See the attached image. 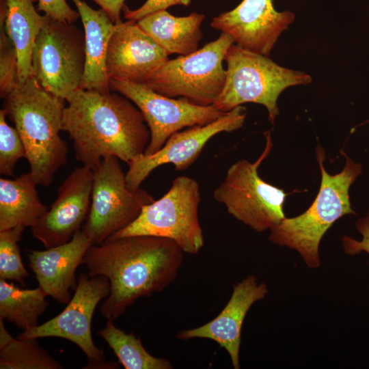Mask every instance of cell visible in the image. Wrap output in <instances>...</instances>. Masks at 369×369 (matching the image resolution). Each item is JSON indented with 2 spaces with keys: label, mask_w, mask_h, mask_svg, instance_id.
Listing matches in <instances>:
<instances>
[{
  "label": "cell",
  "mask_w": 369,
  "mask_h": 369,
  "mask_svg": "<svg viewBox=\"0 0 369 369\" xmlns=\"http://www.w3.org/2000/svg\"><path fill=\"white\" fill-rule=\"evenodd\" d=\"M183 251L173 241L136 235L91 245L81 264L91 276H103L110 292L100 311L107 319L122 316L139 298L163 291L176 278Z\"/></svg>",
  "instance_id": "6da1fadb"
},
{
  "label": "cell",
  "mask_w": 369,
  "mask_h": 369,
  "mask_svg": "<svg viewBox=\"0 0 369 369\" xmlns=\"http://www.w3.org/2000/svg\"><path fill=\"white\" fill-rule=\"evenodd\" d=\"M62 131L73 142L76 159L92 169L115 156L128 165L144 154L150 133L140 110L109 92L78 89L66 99Z\"/></svg>",
  "instance_id": "7a4b0ae2"
},
{
  "label": "cell",
  "mask_w": 369,
  "mask_h": 369,
  "mask_svg": "<svg viewBox=\"0 0 369 369\" xmlns=\"http://www.w3.org/2000/svg\"><path fill=\"white\" fill-rule=\"evenodd\" d=\"M65 101L33 76L18 81L4 98L3 109L23 142L29 172L38 185L49 187L67 161V144L59 135Z\"/></svg>",
  "instance_id": "3957f363"
},
{
  "label": "cell",
  "mask_w": 369,
  "mask_h": 369,
  "mask_svg": "<svg viewBox=\"0 0 369 369\" xmlns=\"http://www.w3.org/2000/svg\"><path fill=\"white\" fill-rule=\"evenodd\" d=\"M316 159L321 172V183L314 202L301 215L285 217L271 229L269 236L272 243L296 249L310 268L319 266V244L331 225L345 215L356 214L351 207L348 192L361 173V165L346 156L343 170L330 175L323 167L325 152L319 146Z\"/></svg>",
  "instance_id": "277c9868"
},
{
  "label": "cell",
  "mask_w": 369,
  "mask_h": 369,
  "mask_svg": "<svg viewBox=\"0 0 369 369\" xmlns=\"http://www.w3.org/2000/svg\"><path fill=\"white\" fill-rule=\"evenodd\" d=\"M225 60L226 78L223 88L214 102L222 112H228L243 103L262 105L271 124L279 114L277 99L286 88L308 85L312 77L301 71L281 66L269 57L233 44Z\"/></svg>",
  "instance_id": "5b68a950"
},
{
  "label": "cell",
  "mask_w": 369,
  "mask_h": 369,
  "mask_svg": "<svg viewBox=\"0 0 369 369\" xmlns=\"http://www.w3.org/2000/svg\"><path fill=\"white\" fill-rule=\"evenodd\" d=\"M200 202L197 182L188 176L177 177L162 197L144 206L132 223L107 240L136 235L162 237L175 242L184 254H196L204 244Z\"/></svg>",
  "instance_id": "8992f818"
},
{
  "label": "cell",
  "mask_w": 369,
  "mask_h": 369,
  "mask_svg": "<svg viewBox=\"0 0 369 369\" xmlns=\"http://www.w3.org/2000/svg\"><path fill=\"white\" fill-rule=\"evenodd\" d=\"M265 148L254 163L242 159L228 169L224 181L214 191L215 200L228 212L254 230L271 229L284 218V191L264 181L258 169L273 146L271 133H264Z\"/></svg>",
  "instance_id": "52a82bcc"
},
{
  "label": "cell",
  "mask_w": 369,
  "mask_h": 369,
  "mask_svg": "<svg viewBox=\"0 0 369 369\" xmlns=\"http://www.w3.org/2000/svg\"><path fill=\"white\" fill-rule=\"evenodd\" d=\"M234 43L230 36L221 33L193 53L167 60L146 85L167 97L180 96L203 106L213 105L226 81L223 61Z\"/></svg>",
  "instance_id": "ba28073f"
},
{
  "label": "cell",
  "mask_w": 369,
  "mask_h": 369,
  "mask_svg": "<svg viewBox=\"0 0 369 369\" xmlns=\"http://www.w3.org/2000/svg\"><path fill=\"white\" fill-rule=\"evenodd\" d=\"M31 56V76L46 91L66 100L79 89L85 66L84 33L73 23L45 14Z\"/></svg>",
  "instance_id": "9c48e42d"
},
{
  "label": "cell",
  "mask_w": 369,
  "mask_h": 369,
  "mask_svg": "<svg viewBox=\"0 0 369 369\" xmlns=\"http://www.w3.org/2000/svg\"><path fill=\"white\" fill-rule=\"evenodd\" d=\"M119 159L109 156L93 169L91 204L83 232L92 245H98L126 228L143 207L154 200L140 188H128Z\"/></svg>",
  "instance_id": "30bf717a"
},
{
  "label": "cell",
  "mask_w": 369,
  "mask_h": 369,
  "mask_svg": "<svg viewBox=\"0 0 369 369\" xmlns=\"http://www.w3.org/2000/svg\"><path fill=\"white\" fill-rule=\"evenodd\" d=\"M109 280L103 276H90L81 273L74 295L65 309L57 316L23 331L17 336L20 339L55 337L69 340L84 353L87 358L85 368L108 369L117 367L106 362L103 351L98 348L92 336V320L95 309L109 294Z\"/></svg>",
  "instance_id": "8fae6325"
},
{
  "label": "cell",
  "mask_w": 369,
  "mask_h": 369,
  "mask_svg": "<svg viewBox=\"0 0 369 369\" xmlns=\"http://www.w3.org/2000/svg\"><path fill=\"white\" fill-rule=\"evenodd\" d=\"M110 88L132 101L142 113L150 138L144 154L156 152L168 138L183 128L209 124L226 113L214 105L194 104L185 98L174 99L145 84L109 79Z\"/></svg>",
  "instance_id": "7c38bea8"
},
{
  "label": "cell",
  "mask_w": 369,
  "mask_h": 369,
  "mask_svg": "<svg viewBox=\"0 0 369 369\" xmlns=\"http://www.w3.org/2000/svg\"><path fill=\"white\" fill-rule=\"evenodd\" d=\"M246 118V109L239 105L217 120L205 124L191 126L172 135L156 152L142 154L128 164L126 173L128 188L135 191L158 167L172 164L175 169L184 170L200 156L207 142L222 132H232L241 128Z\"/></svg>",
  "instance_id": "4fadbf2b"
},
{
  "label": "cell",
  "mask_w": 369,
  "mask_h": 369,
  "mask_svg": "<svg viewBox=\"0 0 369 369\" xmlns=\"http://www.w3.org/2000/svg\"><path fill=\"white\" fill-rule=\"evenodd\" d=\"M93 169L75 168L63 181L57 197L31 228L33 236L51 248L69 242L89 214L93 187Z\"/></svg>",
  "instance_id": "5bb4252c"
},
{
  "label": "cell",
  "mask_w": 369,
  "mask_h": 369,
  "mask_svg": "<svg viewBox=\"0 0 369 369\" xmlns=\"http://www.w3.org/2000/svg\"><path fill=\"white\" fill-rule=\"evenodd\" d=\"M295 14L275 9L273 0H243L232 10L213 18L210 26L230 36L236 45L269 57Z\"/></svg>",
  "instance_id": "9a60e30c"
},
{
  "label": "cell",
  "mask_w": 369,
  "mask_h": 369,
  "mask_svg": "<svg viewBox=\"0 0 369 369\" xmlns=\"http://www.w3.org/2000/svg\"><path fill=\"white\" fill-rule=\"evenodd\" d=\"M169 55L135 21L116 24L108 44L109 79L146 84Z\"/></svg>",
  "instance_id": "2e32d148"
},
{
  "label": "cell",
  "mask_w": 369,
  "mask_h": 369,
  "mask_svg": "<svg viewBox=\"0 0 369 369\" xmlns=\"http://www.w3.org/2000/svg\"><path fill=\"white\" fill-rule=\"evenodd\" d=\"M267 293L266 285L258 284L254 275H249L234 285L229 301L215 318L202 326L180 331L176 338L182 340H213L227 351L233 368L239 369L241 329L245 318L251 306L263 299Z\"/></svg>",
  "instance_id": "e0dca14e"
},
{
  "label": "cell",
  "mask_w": 369,
  "mask_h": 369,
  "mask_svg": "<svg viewBox=\"0 0 369 369\" xmlns=\"http://www.w3.org/2000/svg\"><path fill=\"white\" fill-rule=\"evenodd\" d=\"M91 245V240L79 230L65 244L45 250L28 251L29 266L38 286L47 296L64 304L70 301V290L77 284L76 270Z\"/></svg>",
  "instance_id": "ac0fdd59"
},
{
  "label": "cell",
  "mask_w": 369,
  "mask_h": 369,
  "mask_svg": "<svg viewBox=\"0 0 369 369\" xmlns=\"http://www.w3.org/2000/svg\"><path fill=\"white\" fill-rule=\"evenodd\" d=\"M83 23L85 35V66L79 89L109 92L106 71V55L110 38L116 24L105 10H94L82 0H71Z\"/></svg>",
  "instance_id": "d6986e66"
},
{
  "label": "cell",
  "mask_w": 369,
  "mask_h": 369,
  "mask_svg": "<svg viewBox=\"0 0 369 369\" xmlns=\"http://www.w3.org/2000/svg\"><path fill=\"white\" fill-rule=\"evenodd\" d=\"M205 16L193 12L178 17L161 10L137 21L140 28L166 53L187 55L197 50L203 34L201 25Z\"/></svg>",
  "instance_id": "ffe728a7"
},
{
  "label": "cell",
  "mask_w": 369,
  "mask_h": 369,
  "mask_svg": "<svg viewBox=\"0 0 369 369\" xmlns=\"http://www.w3.org/2000/svg\"><path fill=\"white\" fill-rule=\"evenodd\" d=\"M30 172L13 180L0 178V231L31 228L48 208L40 201Z\"/></svg>",
  "instance_id": "44dd1931"
},
{
  "label": "cell",
  "mask_w": 369,
  "mask_h": 369,
  "mask_svg": "<svg viewBox=\"0 0 369 369\" xmlns=\"http://www.w3.org/2000/svg\"><path fill=\"white\" fill-rule=\"evenodd\" d=\"M7 5L5 29L18 57V81L31 76V56L36 40L44 25L33 3L38 0H5Z\"/></svg>",
  "instance_id": "7402d4cb"
},
{
  "label": "cell",
  "mask_w": 369,
  "mask_h": 369,
  "mask_svg": "<svg viewBox=\"0 0 369 369\" xmlns=\"http://www.w3.org/2000/svg\"><path fill=\"white\" fill-rule=\"evenodd\" d=\"M46 294L40 287L22 289L0 279V318L27 331L38 326L48 307Z\"/></svg>",
  "instance_id": "603a6c76"
},
{
  "label": "cell",
  "mask_w": 369,
  "mask_h": 369,
  "mask_svg": "<svg viewBox=\"0 0 369 369\" xmlns=\"http://www.w3.org/2000/svg\"><path fill=\"white\" fill-rule=\"evenodd\" d=\"M113 320L107 319L105 326L97 335L112 349L125 369H172L167 359L156 357L144 348L139 338L133 333H126L117 327Z\"/></svg>",
  "instance_id": "cb8c5ba5"
},
{
  "label": "cell",
  "mask_w": 369,
  "mask_h": 369,
  "mask_svg": "<svg viewBox=\"0 0 369 369\" xmlns=\"http://www.w3.org/2000/svg\"><path fill=\"white\" fill-rule=\"evenodd\" d=\"M62 365L38 343L37 339L14 338L0 318L1 369H62Z\"/></svg>",
  "instance_id": "d4e9b609"
},
{
  "label": "cell",
  "mask_w": 369,
  "mask_h": 369,
  "mask_svg": "<svg viewBox=\"0 0 369 369\" xmlns=\"http://www.w3.org/2000/svg\"><path fill=\"white\" fill-rule=\"evenodd\" d=\"M25 228L19 226L0 231V279L14 280L22 286H25L29 276L18 245Z\"/></svg>",
  "instance_id": "484cf974"
},
{
  "label": "cell",
  "mask_w": 369,
  "mask_h": 369,
  "mask_svg": "<svg viewBox=\"0 0 369 369\" xmlns=\"http://www.w3.org/2000/svg\"><path fill=\"white\" fill-rule=\"evenodd\" d=\"M7 5L0 0V96L4 98L18 82V57L5 29Z\"/></svg>",
  "instance_id": "4316f807"
},
{
  "label": "cell",
  "mask_w": 369,
  "mask_h": 369,
  "mask_svg": "<svg viewBox=\"0 0 369 369\" xmlns=\"http://www.w3.org/2000/svg\"><path fill=\"white\" fill-rule=\"evenodd\" d=\"M6 113L0 110V174L14 176L17 162L26 159L23 142L15 127L10 126L5 120Z\"/></svg>",
  "instance_id": "83f0119b"
},
{
  "label": "cell",
  "mask_w": 369,
  "mask_h": 369,
  "mask_svg": "<svg viewBox=\"0 0 369 369\" xmlns=\"http://www.w3.org/2000/svg\"><path fill=\"white\" fill-rule=\"evenodd\" d=\"M191 0H147L136 10H130L124 5L122 11L126 19L137 22L148 14L161 10H166L173 5L187 6L191 3Z\"/></svg>",
  "instance_id": "f1b7e54d"
},
{
  "label": "cell",
  "mask_w": 369,
  "mask_h": 369,
  "mask_svg": "<svg viewBox=\"0 0 369 369\" xmlns=\"http://www.w3.org/2000/svg\"><path fill=\"white\" fill-rule=\"evenodd\" d=\"M38 10L44 14L62 21L74 23L79 14L68 4L66 0H38Z\"/></svg>",
  "instance_id": "f546056e"
},
{
  "label": "cell",
  "mask_w": 369,
  "mask_h": 369,
  "mask_svg": "<svg viewBox=\"0 0 369 369\" xmlns=\"http://www.w3.org/2000/svg\"><path fill=\"white\" fill-rule=\"evenodd\" d=\"M356 228L361 234L362 238L357 241L348 236H344L342 241L344 251L349 255H356L362 251L369 255V214L367 217L357 220Z\"/></svg>",
  "instance_id": "4dcf8cb0"
},
{
  "label": "cell",
  "mask_w": 369,
  "mask_h": 369,
  "mask_svg": "<svg viewBox=\"0 0 369 369\" xmlns=\"http://www.w3.org/2000/svg\"><path fill=\"white\" fill-rule=\"evenodd\" d=\"M110 17L115 24L121 23L120 14L124 6L125 0H92Z\"/></svg>",
  "instance_id": "1f68e13d"
}]
</instances>
